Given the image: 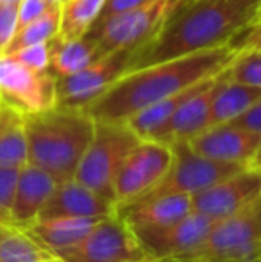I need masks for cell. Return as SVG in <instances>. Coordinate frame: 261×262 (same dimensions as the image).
<instances>
[{
	"mask_svg": "<svg viewBox=\"0 0 261 262\" xmlns=\"http://www.w3.org/2000/svg\"><path fill=\"white\" fill-rule=\"evenodd\" d=\"M179 0H143L142 4L95 21L86 32L97 45V57L120 49H138L149 41L174 11Z\"/></svg>",
	"mask_w": 261,
	"mask_h": 262,
	"instance_id": "cell-5",
	"label": "cell"
},
{
	"mask_svg": "<svg viewBox=\"0 0 261 262\" xmlns=\"http://www.w3.org/2000/svg\"><path fill=\"white\" fill-rule=\"evenodd\" d=\"M233 123L261 134V100L256 102L251 109H247L242 116H238L236 120H233Z\"/></svg>",
	"mask_w": 261,
	"mask_h": 262,
	"instance_id": "cell-32",
	"label": "cell"
},
{
	"mask_svg": "<svg viewBox=\"0 0 261 262\" xmlns=\"http://www.w3.org/2000/svg\"><path fill=\"white\" fill-rule=\"evenodd\" d=\"M143 0H106L104 7L101 11V16L97 18V21L101 20H106V18L113 16V14H118V13H124V11L131 9V7L138 6L142 4Z\"/></svg>",
	"mask_w": 261,
	"mask_h": 262,
	"instance_id": "cell-33",
	"label": "cell"
},
{
	"mask_svg": "<svg viewBox=\"0 0 261 262\" xmlns=\"http://www.w3.org/2000/svg\"><path fill=\"white\" fill-rule=\"evenodd\" d=\"M49 2L50 4H59V6H61V4H65L66 0H49Z\"/></svg>",
	"mask_w": 261,
	"mask_h": 262,
	"instance_id": "cell-39",
	"label": "cell"
},
{
	"mask_svg": "<svg viewBox=\"0 0 261 262\" xmlns=\"http://www.w3.org/2000/svg\"><path fill=\"white\" fill-rule=\"evenodd\" d=\"M261 20V6H259V11H258V16H256V20L254 21H259Z\"/></svg>",
	"mask_w": 261,
	"mask_h": 262,
	"instance_id": "cell-41",
	"label": "cell"
},
{
	"mask_svg": "<svg viewBox=\"0 0 261 262\" xmlns=\"http://www.w3.org/2000/svg\"><path fill=\"white\" fill-rule=\"evenodd\" d=\"M224 262H261L259 259H244V260H224Z\"/></svg>",
	"mask_w": 261,
	"mask_h": 262,
	"instance_id": "cell-38",
	"label": "cell"
},
{
	"mask_svg": "<svg viewBox=\"0 0 261 262\" xmlns=\"http://www.w3.org/2000/svg\"><path fill=\"white\" fill-rule=\"evenodd\" d=\"M261 100V88L245 86L240 82H231L222 77H216L215 91L211 100V127L220 123H229L251 109Z\"/></svg>",
	"mask_w": 261,
	"mask_h": 262,
	"instance_id": "cell-20",
	"label": "cell"
},
{
	"mask_svg": "<svg viewBox=\"0 0 261 262\" xmlns=\"http://www.w3.org/2000/svg\"><path fill=\"white\" fill-rule=\"evenodd\" d=\"M138 143L139 138L126 121H95V134L77 166L73 179L113 200L116 171Z\"/></svg>",
	"mask_w": 261,
	"mask_h": 262,
	"instance_id": "cell-4",
	"label": "cell"
},
{
	"mask_svg": "<svg viewBox=\"0 0 261 262\" xmlns=\"http://www.w3.org/2000/svg\"><path fill=\"white\" fill-rule=\"evenodd\" d=\"M261 235L254 205L213 221L206 239L188 257L168 262H224L258 259Z\"/></svg>",
	"mask_w": 261,
	"mask_h": 262,
	"instance_id": "cell-6",
	"label": "cell"
},
{
	"mask_svg": "<svg viewBox=\"0 0 261 262\" xmlns=\"http://www.w3.org/2000/svg\"><path fill=\"white\" fill-rule=\"evenodd\" d=\"M0 4H2V6H13V7H18L20 0H0Z\"/></svg>",
	"mask_w": 261,
	"mask_h": 262,
	"instance_id": "cell-36",
	"label": "cell"
},
{
	"mask_svg": "<svg viewBox=\"0 0 261 262\" xmlns=\"http://www.w3.org/2000/svg\"><path fill=\"white\" fill-rule=\"evenodd\" d=\"M59 24H61V6L54 4L47 13H43L39 18H36L34 21L24 25L22 29H18L14 32L13 39L7 45L4 54H13L16 50L24 49L29 45H38V43H49L54 36H57L59 32Z\"/></svg>",
	"mask_w": 261,
	"mask_h": 262,
	"instance_id": "cell-25",
	"label": "cell"
},
{
	"mask_svg": "<svg viewBox=\"0 0 261 262\" xmlns=\"http://www.w3.org/2000/svg\"><path fill=\"white\" fill-rule=\"evenodd\" d=\"M238 36H242V38L231 41V45H233L234 49H238V50L261 49V20L249 25V27L245 29V31H242Z\"/></svg>",
	"mask_w": 261,
	"mask_h": 262,
	"instance_id": "cell-31",
	"label": "cell"
},
{
	"mask_svg": "<svg viewBox=\"0 0 261 262\" xmlns=\"http://www.w3.org/2000/svg\"><path fill=\"white\" fill-rule=\"evenodd\" d=\"M57 186V179L39 166L27 162L18 173L16 191H14L13 209H11V223L16 227H29L39 217Z\"/></svg>",
	"mask_w": 261,
	"mask_h": 262,
	"instance_id": "cell-18",
	"label": "cell"
},
{
	"mask_svg": "<svg viewBox=\"0 0 261 262\" xmlns=\"http://www.w3.org/2000/svg\"><path fill=\"white\" fill-rule=\"evenodd\" d=\"M20 168L0 166V216L11 223V209H13L14 191H16Z\"/></svg>",
	"mask_w": 261,
	"mask_h": 262,
	"instance_id": "cell-27",
	"label": "cell"
},
{
	"mask_svg": "<svg viewBox=\"0 0 261 262\" xmlns=\"http://www.w3.org/2000/svg\"><path fill=\"white\" fill-rule=\"evenodd\" d=\"M106 0H66L61 4V24L57 36L77 39L86 36L91 25L101 16Z\"/></svg>",
	"mask_w": 261,
	"mask_h": 262,
	"instance_id": "cell-24",
	"label": "cell"
},
{
	"mask_svg": "<svg viewBox=\"0 0 261 262\" xmlns=\"http://www.w3.org/2000/svg\"><path fill=\"white\" fill-rule=\"evenodd\" d=\"M101 217H75V216H56L38 217L34 223L25 227L31 237L47 252H59L63 248L75 245L84 237Z\"/></svg>",
	"mask_w": 261,
	"mask_h": 262,
	"instance_id": "cell-19",
	"label": "cell"
},
{
	"mask_svg": "<svg viewBox=\"0 0 261 262\" xmlns=\"http://www.w3.org/2000/svg\"><path fill=\"white\" fill-rule=\"evenodd\" d=\"M211 225V217L192 210L185 217H181L177 223L168 227L167 230L142 243V250L145 257L156 262L185 259L200 246Z\"/></svg>",
	"mask_w": 261,
	"mask_h": 262,
	"instance_id": "cell-15",
	"label": "cell"
},
{
	"mask_svg": "<svg viewBox=\"0 0 261 262\" xmlns=\"http://www.w3.org/2000/svg\"><path fill=\"white\" fill-rule=\"evenodd\" d=\"M18 27V7L0 4V54L6 52Z\"/></svg>",
	"mask_w": 261,
	"mask_h": 262,
	"instance_id": "cell-29",
	"label": "cell"
},
{
	"mask_svg": "<svg viewBox=\"0 0 261 262\" xmlns=\"http://www.w3.org/2000/svg\"><path fill=\"white\" fill-rule=\"evenodd\" d=\"M238 54L231 43L154 62L124 73L102 97L86 107L95 121H127L154 102L220 73Z\"/></svg>",
	"mask_w": 261,
	"mask_h": 262,
	"instance_id": "cell-2",
	"label": "cell"
},
{
	"mask_svg": "<svg viewBox=\"0 0 261 262\" xmlns=\"http://www.w3.org/2000/svg\"><path fill=\"white\" fill-rule=\"evenodd\" d=\"M170 145L152 139H139V143L126 156L113 182V200L116 209L134 202L161 182L172 166Z\"/></svg>",
	"mask_w": 261,
	"mask_h": 262,
	"instance_id": "cell-8",
	"label": "cell"
},
{
	"mask_svg": "<svg viewBox=\"0 0 261 262\" xmlns=\"http://www.w3.org/2000/svg\"><path fill=\"white\" fill-rule=\"evenodd\" d=\"M115 210L116 205L113 200L90 189L77 179H68L57 182L52 196L39 212V217H104Z\"/></svg>",
	"mask_w": 261,
	"mask_h": 262,
	"instance_id": "cell-17",
	"label": "cell"
},
{
	"mask_svg": "<svg viewBox=\"0 0 261 262\" xmlns=\"http://www.w3.org/2000/svg\"><path fill=\"white\" fill-rule=\"evenodd\" d=\"M47 262H65L63 259H59L57 255H54L52 252H50V255H49V259H47Z\"/></svg>",
	"mask_w": 261,
	"mask_h": 262,
	"instance_id": "cell-37",
	"label": "cell"
},
{
	"mask_svg": "<svg viewBox=\"0 0 261 262\" xmlns=\"http://www.w3.org/2000/svg\"><path fill=\"white\" fill-rule=\"evenodd\" d=\"M29 162V146L24 116L0 107V166L22 168Z\"/></svg>",
	"mask_w": 261,
	"mask_h": 262,
	"instance_id": "cell-22",
	"label": "cell"
},
{
	"mask_svg": "<svg viewBox=\"0 0 261 262\" xmlns=\"http://www.w3.org/2000/svg\"><path fill=\"white\" fill-rule=\"evenodd\" d=\"M222 77L231 82L261 88V49L238 50L236 57L222 70Z\"/></svg>",
	"mask_w": 261,
	"mask_h": 262,
	"instance_id": "cell-26",
	"label": "cell"
},
{
	"mask_svg": "<svg viewBox=\"0 0 261 262\" xmlns=\"http://www.w3.org/2000/svg\"><path fill=\"white\" fill-rule=\"evenodd\" d=\"M251 166H254V168H258L261 171V148L258 150V154H256V157H254V161H252Z\"/></svg>",
	"mask_w": 261,
	"mask_h": 262,
	"instance_id": "cell-35",
	"label": "cell"
},
{
	"mask_svg": "<svg viewBox=\"0 0 261 262\" xmlns=\"http://www.w3.org/2000/svg\"><path fill=\"white\" fill-rule=\"evenodd\" d=\"M188 145L202 157L229 164L251 166L261 148V134L229 121L208 127L190 139Z\"/></svg>",
	"mask_w": 261,
	"mask_h": 262,
	"instance_id": "cell-14",
	"label": "cell"
},
{
	"mask_svg": "<svg viewBox=\"0 0 261 262\" xmlns=\"http://www.w3.org/2000/svg\"><path fill=\"white\" fill-rule=\"evenodd\" d=\"M261 196V171L254 166L240 169L192 196V209L213 221L249 209Z\"/></svg>",
	"mask_w": 261,
	"mask_h": 262,
	"instance_id": "cell-12",
	"label": "cell"
},
{
	"mask_svg": "<svg viewBox=\"0 0 261 262\" xmlns=\"http://www.w3.org/2000/svg\"><path fill=\"white\" fill-rule=\"evenodd\" d=\"M0 223H9V221H7V220H4V217L0 216Z\"/></svg>",
	"mask_w": 261,
	"mask_h": 262,
	"instance_id": "cell-42",
	"label": "cell"
},
{
	"mask_svg": "<svg viewBox=\"0 0 261 262\" xmlns=\"http://www.w3.org/2000/svg\"><path fill=\"white\" fill-rule=\"evenodd\" d=\"M49 255L25 228L0 223V262H47Z\"/></svg>",
	"mask_w": 261,
	"mask_h": 262,
	"instance_id": "cell-23",
	"label": "cell"
},
{
	"mask_svg": "<svg viewBox=\"0 0 261 262\" xmlns=\"http://www.w3.org/2000/svg\"><path fill=\"white\" fill-rule=\"evenodd\" d=\"M0 105L27 116L56 105V77L0 54Z\"/></svg>",
	"mask_w": 261,
	"mask_h": 262,
	"instance_id": "cell-10",
	"label": "cell"
},
{
	"mask_svg": "<svg viewBox=\"0 0 261 262\" xmlns=\"http://www.w3.org/2000/svg\"><path fill=\"white\" fill-rule=\"evenodd\" d=\"M179 2H188V0H179Z\"/></svg>",
	"mask_w": 261,
	"mask_h": 262,
	"instance_id": "cell-44",
	"label": "cell"
},
{
	"mask_svg": "<svg viewBox=\"0 0 261 262\" xmlns=\"http://www.w3.org/2000/svg\"><path fill=\"white\" fill-rule=\"evenodd\" d=\"M254 214H256V221H258V228H259V235H261V196L254 204Z\"/></svg>",
	"mask_w": 261,
	"mask_h": 262,
	"instance_id": "cell-34",
	"label": "cell"
},
{
	"mask_svg": "<svg viewBox=\"0 0 261 262\" xmlns=\"http://www.w3.org/2000/svg\"><path fill=\"white\" fill-rule=\"evenodd\" d=\"M138 262H156V260H152V259H149V257H145V259H142V260H138Z\"/></svg>",
	"mask_w": 261,
	"mask_h": 262,
	"instance_id": "cell-40",
	"label": "cell"
},
{
	"mask_svg": "<svg viewBox=\"0 0 261 262\" xmlns=\"http://www.w3.org/2000/svg\"><path fill=\"white\" fill-rule=\"evenodd\" d=\"M9 55H13L16 61H20L22 64H25L31 70H36V72H49V64H50L49 43H38V45L24 47V49L16 50V52H13Z\"/></svg>",
	"mask_w": 261,
	"mask_h": 262,
	"instance_id": "cell-28",
	"label": "cell"
},
{
	"mask_svg": "<svg viewBox=\"0 0 261 262\" xmlns=\"http://www.w3.org/2000/svg\"><path fill=\"white\" fill-rule=\"evenodd\" d=\"M0 107H2V105H0Z\"/></svg>",
	"mask_w": 261,
	"mask_h": 262,
	"instance_id": "cell-45",
	"label": "cell"
},
{
	"mask_svg": "<svg viewBox=\"0 0 261 262\" xmlns=\"http://www.w3.org/2000/svg\"><path fill=\"white\" fill-rule=\"evenodd\" d=\"M29 162L56 177L73 179L81 159L95 134V120L83 109L54 105L24 116Z\"/></svg>",
	"mask_w": 261,
	"mask_h": 262,
	"instance_id": "cell-3",
	"label": "cell"
},
{
	"mask_svg": "<svg viewBox=\"0 0 261 262\" xmlns=\"http://www.w3.org/2000/svg\"><path fill=\"white\" fill-rule=\"evenodd\" d=\"M54 255L65 262H138L145 259L134 234L116 210L101 217L81 241Z\"/></svg>",
	"mask_w": 261,
	"mask_h": 262,
	"instance_id": "cell-7",
	"label": "cell"
},
{
	"mask_svg": "<svg viewBox=\"0 0 261 262\" xmlns=\"http://www.w3.org/2000/svg\"><path fill=\"white\" fill-rule=\"evenodd\" d=\"M192 210V196L188 194H161L134 200L118 207L116 212L142 246V243L167 230Z\"/></svg>",
	"mask_w": 261,
	"mask_h": 262,
	"instance_id": "cell-13",
	"label": "cell"
},
{
	"mask_svg": "<svg viewBox=\"0 0 261 262\" xmlns=\"http://www.w3.org/2000/svg\"><path fill=\"white\" fill-rule=\"evenodd\" d=\"M54 4H50L49 0H20L18 4V29H22L24 25L34 21L36 18H39L43 13L52 7Z\"/></svg>",
	"mask_w": 261,
	"mask_h": 262,
	"instance_id": "cell-30",
	"label": "cell"
},
{
	"mask_svg": "<svg viewBox=\"0 0 261 262\" xmlns=\"http://www.w3.org/2000/svg\"><path fill=\"white\" fill-rule=\"evenodd\" d=\"M261 0L177 2L159 31L134 49L131 70L231 43L254 24Z\"/></svg>",
	"mask_w": 261,
	"mask_h": 262,
	"instance_id": "cell-1",
	"label": "cell"
},
{
	"mask_svg": "<svg viewBox=\"0 0 261 262\" xmlns=\"http://www.w3.org/2000/svg\"><path fill=\"white\" fill-rule=\"evenodd\" d=\"M49 72L54 77H66L86 68L97 59V45L88 36L77 39H63L54 36L49 41Z\"/></svg>",
	"mask_w": 261,
	"mask_h": 262,
	"instance_id": "cell-21",
	"label": "cell"
},
{
	"mask_svg": "<svg viewBox=\"0 0 261 262\" xmlns=\"http://www.w3.org/2000/svg\"><path fill=\"white\" fill-rule=\"evenodd\" d=\"M216 77L218 73L209 79H206L200 86L179 105V109L174 113L163 130L156 136L152 141H159L165 145H174L179 141H190L211 127V100L213 91H215Z\"/></svg>",
	"mask_w": 261,
	"mask_h": 262,
	"instance_id": "cell-16",
	"label": "cell"
},
{
	"mask_svg": "<svg viewBox=\"0 0 261 262\" xmlns=\"http://www.w3.org/2000/svg\"><path fill=\"white\" fill-rule=\"evenodd\" d=\"M134 49H120L97 57L91 64L66 77H56V105L86 109L131 70Z\"/></svg>",
	"mask_w": 261,
	"mask_h": 262,
	"instance_id": "cell-9",
	"label": "cell"
},
{
	"mask_svg": "<svg viewBox=\"0 0 261 262\" xmlns=\"http://www.w3.org/2000/svg\"><path fill=\"white\" fill-rule=\"evenodd\" d=\"M170 146L172 152H174V159H172V166L168 173L161 179V182L154 189H150L149 193L136 198V200L161 196V194H188V196H193V194L200 193L202 189L213 186L218 180L247 168V166L218 162L198 156L197 152L190 148L188 141H179Z\"/></svg>",
	"mask_w": 261,
	"mask_h": 262,
	"instance_id": "cell-11",
	"label": "cell"
},
{
	"mask_svg": "<svg viewBox=\"0 0 261 262\" xmlns=\"http://www.w3.org/2000/svg\"><path fill=\"white\" fill-rule=\"evenodd\" d=\"M258 259L261 260V245H259V250H258Z\"/></svg>",
	"mask_w": 261,
	"mask_h": 262,
	"instance_id": "cell-43",
	"label": "cell"
}]
</instances>
